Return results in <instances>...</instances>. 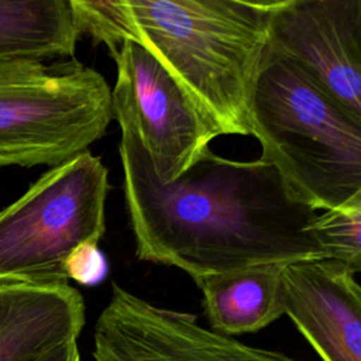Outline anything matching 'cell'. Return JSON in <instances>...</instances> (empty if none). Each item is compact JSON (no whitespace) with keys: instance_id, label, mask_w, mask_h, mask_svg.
Segmentation results:
<instances>
[{"instance_id":"1","label":"cell","mask_w":361,"mask_h":361,"mask_svg":"<svg viewBox=\"0 0 361 361\" xmlns=\"http://www.w3.org/2000/svg\"><path fill=\"white\" fill-rule=\"evenodd\" d=\"M120 130L123 192L138 259L195 278L324 258L312 230L317 210L268 161H233L206 148L176 179L162 182L137 134Z\"/></svg>"},{"instance_id":"8","label":"cell","mask_w":361,"mask_h":361,"mask_svg":"<svg viewBox=\"0 0 361 361\" xmlns=\"http://www.w3.org/2000/svg\"><path fill=\"white\" fill-rule=\"evenodd\" d=\"M268 48L361 118V0H290L272 10Z\"/></svg>"},{"instance_id":"16","label":"cell","mask_w":361,"mask_h":361,"mask_svg":"<svg viewBox=\"0 0 361 361\" xmlns=\"http://www.w3.org/2000/svg\"><path fill=\"white\" fill-rule=\"evenodd\" d=\"M35 361H80L78 340L66 341L49 350Z\"/></svg>"},{"instance_id":"13","label":"cell","mask_w":361,"mask_h":361,"mask_svg":"<svg viewBox=\"0 0 361 361\" xmlns=\"http://www.w3.org/2000/svg\"><path fill=\"white\" fill-rule=\"evenodd\" d=\"M312 230L324 258L361 271V199L317 214Z\"/></svg>"},{"instance_id":"2","label":"cell","mask_w":361,"mask_h":361,"mask_svg":"<svg viewBox=\"0 0 361 361\" xmlns=\"http://www.w3.org/2000/svg\"><path fill=\"white\" fill-rule=\"evenodd\" d=\"M140 44L180 86L209 131L251 135L248 102L272 10L235 0H124Z\"/></svg>"},{"instance_id":"11","label":"cell","mask_w":361,"mask_h":361,"mask_svg":"<svg viewBox=\"0 0 361 361\" xmlns=\"http://www.w3.org/2000/svg\"><path fill=\"white\" fill-rule=\"evenodd\" d=\"M282 267L267 262L192 278L210 329L226 336L252 333L283 316Z\"/></svg>"},{"instance_id":"12","label":"cell","mask_w":361,"mask_h":361,"mask_svg":"<svg viewBox=\"0 0 361 361\" xmlns=\"http://www.w3.org/2000/svg\"><path fill=\"white\" fill-rule=\"evenodd\" d=\"M79 37L68 0H0V58H72Z\"/></svg>"},{"instance_id":"14","label":"cell","mask_w":361,"mask_h":361,"mask_svg":"<svg viewBox=\"0 0 361 361\" xmlns=\"http://www.w3.org/2000/svg\"><path fill=\"white\" fill-rule=\"evenodd\" d=\"M75 23L82 34L104 44L111 56L127 41L138 42L124 0H68Z\"/></svg>"},{"instance_id":"10","label":"cell","mask_w":361,"mask_h":361,"mask_svg":"<svg viewBox=\"0 0 361 361\" xmlns=\"http://www.w3.org/2000/svg\"><path fill=\"white\" fill-rule=\"evenodd\" d=\"M85 326L82 295L68 283H0V361H35Z\"/></svg>"},{"instance_id":"4","label":"cell","mask_w":361,"mask_h":361,"mask_svg":"<svg viewBox=\"0 0 361 361\" xmlns=\"http://www.w3.org/2000/svg\"><path fill=\"white\" fill-rule=\"evenodd\" d=\"M111 118V89L94 69L0 58V168L59 165L89 151Z\"/></svg>"},{"instance_id":"3","label":"cell","mask_w":361,"mask_h":361,"mask_svg":"<svg viewBox=\"0 0 361 361\" xmlns=\"http://www.w3.org/2000/svg\"><path fill=\"white\" fill-rule=\"evenodd\" d=\"M251 135L293 193L316 210L361 199V118L267 48L248 102Z\"/></svg>"},{"instance_id":"9","label":"cell","mask_w":361,"mask_h":361,"mask_svg":"<svg viewBox=\"0 0 361 361\" xmlns=\"http://www.w3.org/2000/svg\"><path fill=\"white\" fill-rule=\"evenodd\" d=\"M283 309L323 361H361V289L355 274L329 258L282 267Z\"/></svg>"},{"instance_id":"7","label":"cell","mask_w":361,"mask_h":361,"mask_svg":"<svg viewBox=\"0 0 361 361\" xmlns=\"http://www.w3.org/2000/svg\"><path fill=\"white\" fill-rule=\"evenodd\" d=\"M93 338L94 361H298L203 327L195 314L154 305L116 282Z\"/></svg>"},{"instance_id":"5","label":"cell","mask_w":361,"mask_h":361,"mask_svg":"<svg viewBox=\"0 0 361 361\" xmlns=\"http://www.w3.org/2000/svg\"><path fill=\"white\" fill-rule=\"evenodd\" d=\"M107 175L85 151L51 166L0 212V283H68V255L104 234Z\"/></svg>"},{"instance_id":"17","label":"cell","mask_w":361,"mask_h":361,"mask_svg":"<svg viewBox=\"0 0 361 361\" xmlns=\"http://www.w3.org/2000/svg\"><path fill=\"white\" fill-rule=\"evenodd\" d=\"M244 4H250L258 8H265V10H276L279 7H282L283 4H286L290 0H235Z\"/></svg>"},{"instance_id":"15","label":"cell","mask_w":361,"mask_h":361,"mask_svg":"<svg viewBox=\"0 0 361 361\" xmlns=\"http://www.w3.org/2000/svg\"><path fill=\"white\" fill-rule=\"evenodd\" d=\"M68 281L72 279L85 286H94L106 279L109 265L97 243L78 245L65 261Z\"/></svg>"},{"instance_id":"6","label":"cell","mask_w":361,"mask_h":361,"mask_svg":"<svg viewBox=\"0 0 361 361\" xmlns=\"http://www.w3.org/2000/svg\"><path fill=\"white\" fill-rule=\"evenodd\" d=\"M113 58L114 118L137 134L162 182L176 179L209 148L214 135L180 86L141 44L127 41Z\"/></svg>"}]
</instances>
